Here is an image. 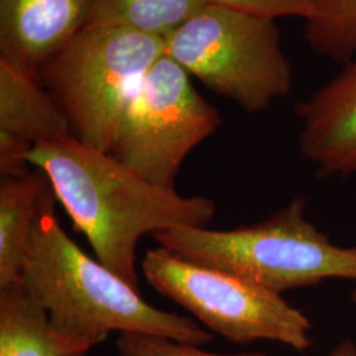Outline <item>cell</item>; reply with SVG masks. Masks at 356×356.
I'll return each mask as SVG.
<instances>
[{
	"instance_id": "cell-7",
	"label": "cell",
	"mask_w": 356,
	"mask_h": 356,
	"mask_svg": "<svg viewBox=\"0 0 356 356\" xmlns=\"http://www.w3.org/2000/svg\"><path fill=\"white\" fill-rule=\"evenodd\" d=\"M220 123L189 73L165 53L128 102L110 153L154 185L176 191L182 163Z\"/></svg>"
},
{
	"instance_id": "cell-14",
	"label": "cell",
	"mask_w": 356,
	"mask_h": 356,
	"mask_svg": "<svg viewBox=\"0 0 356 356\" xmlns=\"http://www.w3.org/2000/svg\"><path fill=\"white\" fill-rule=\"evenodd\" d=\"M304 35L312 51L337 63L356 60V0H312Z\"/></svg>"
},
{
	"instance_id": "cell-13",
	"label": "cell",
	"mask_w": 356,
	"mask_h": 356,
	"mask_svg": "<svg viewBox=\"0 0 356 356\" xmlns=\"http://www.w3.org/2000/svg\"><path fill=\"white\" fill-rule=\"evenodd\" d=\"M207 0H88L86 26H116L165 38Z\"/></svg>"
},
{
	"instance_id": "cell-5",
	"label": "cell",
	"mask_w": 356,
	"mask_h": 356,
	"mask_svg": "<svg viewBox=\"0 0 356 356\" xmlns=\"http://www.w3.org/2000/svg\"><path fill=\"white\" fill-rule=\"evenodd\" d=\"M164 42L189 74L247 113L267 110L292 89V66L273 17L209 3Z\"/></svg>"
},
{
	"instance_id": "cell-11",
	"label": "cell",
	"mask_w": 356,
	"mask_h": 356,
	"mask_svg": "<svg viewBox=\"0 0 356 356\" xmlns=\"http://www.w3.org/2000/svg\"><path fill=\"white\" fill-rule=\"evenodd\" d=\"M35 168V166H33ZM51 179L35 168L0 181V289L22 281L31 239L40 216L54 207Z\"/></svg>"
},
{
	"instance_id": "cell-3",
	"label": "cell",
	"mask_w": 356,
	"mask_h": 356,
	"mask_svg": "<svg viewBox=\"0 0 356 356\" xmlns=\"http://www.w3.org/2000/svg\"><path fill=\"white\" fill-rule=\"evenodd\" d=\"M159 247L276 293L317 286L330 279L356 281V247L330 242L294 198L261 222L232 229L176 226L154 232Z\"/></svg>"
},
{
	"instance_id": "cell-17",
	"label": "cell",
	"mask_w": 356,
	"mask_h": 356,
	"mask_svg": "<svg viewBox=\"0 0 356 356\" xmlns=\"http://www.w3.org/2000/svg\"><path fill=\"white\" fill-rule=\"evenodd\" d=\"M325 356H356V344L351 339H343Z\"/></svg>"
},
{
	"instance_id": "cell-2",
	"label": "cell",
	"mask_w": 356,
	"mask_h": 356,
	"mask_svg": "<svg viewBox=\"0 0 356 356\" xmlns=\"http://www.w3.org/2000/svg\"><path fill=\"white\" fill-rule=\"evenodd\" d=\"M22 284L66 335L90 346L110 332H139L204 346L213 334L194 319L148 304L138 289L85 254L47 209L33 229Z\"/></svg>"
},
{
	"instance_id": "cell-18",
	"label": "cell",
	"mask_w": 356,
	"mask_h": 356,
	"mask_svg": "<svg viewBox=\"0 0 356 356\" xmlns=\"http://www.w3.org/2000/svg\"><path fill=\"white\" fill-rule=\"evenodd\" d=\"M351 301H353V304H354L356 307V286L355 289L351 292Z\"/></svg>"
},
{
	"instance_id": "cell-8",
	"label": "cell",
	"mask_w": 356,
	"mask_h": 356,
	"mask_svg": "<svg viewBox=\"0 0 356 356\" xmlns=\"http://www.w3.org/2000/svg\"><path fill=\"white\" fill-rule=\"evenodd\" d=\"M72 135L69 123L38 74L0 57V173L31 170L28 154L41 141Z\"/></svg>"
},
{
	"instance_id": "cell-10",
	"label": "cell",
	"mask_w": 356,
	"mask_h": 356,
	"mask_svg": "<svg viewBox=\"0 0 356 356\" xmlns=\"http://www.w3.org/2000/svg\"><path fill=\"white\" fill-rule=\"evenodd\" d=\"M86 20L88 0H0V57L38 74Z\"/></svg>"
},
{
	"instance_id": "cell-12",
	"label": "cell",
	"mask_w": 356,
	"mask_h": 356,
	"mask_svg": "<svg viewBox=\"0 0 356 356\" xmlns=\"http://www.w3.org/2000/svg\"><path fill=\"white\" fill-rule=\"evenodd\" d=\"M91 348L58 330L22 281L0 289V356H86Z\"/></svg>"
},
{
	"instance_id": "cell-4",
	"label": "cell",
	"mask_w": 356,
	"mask_h": 356,
	"mask_svg": "<svg viewBox=\"0 0 356 356\" xmlns=\"http://www.w3.org/2000/svg\"><path fill=\"white\" fill-rule=\"evenodd\" d=\"M165 54L164 38L116 26H85L42 69L70 134L111 151L128 102Z\"/></svg>"
},
{
	"instance_id": "cell-6",
	"label": "cell",
	"mask_w": 356,
	"mask_h": 356,
	"mask_svg": "<svg viewBox=\"0 0 356 356\" xmlns=\"http://www.w3.org/2000/svg\"><path fill=\"white\" fill-rule=\"evenodd\" d=\"M141 272L156 292L188 310L227 342L269 341L302 353L312 347V322L280 293L216 268L191 263L163 247L148 250Z\"/></svg>"
},
{
	"instance_id": "cell-16",
	"label": "cell",
	"mask_w": 356,
	"mask_h": 356,
	"mask_svg": "<svg viewBox=\"0 0 356 356\" xmlns=\"http://www.w3.org/2000/svg\"><path fill=\"white\" fill-rule=\"evenodd\" d=\"M210 4L279 19L294 16L307 20L313 16L312 0H207Z\"/></svg>"
},
{
	"instance_id": "cell-9",
	"label": "cell",
	"mask_w": 356,
	"mask_h": 356,
	"mask_svg": "<svg viewBox=\"0 0 356 356\" xmlns=\"http://www.w3.org/2000/svg\"><path fill=\"white\" fill-rule=\"evenodd\" d=\"M300 151L321 176L356 175V60L297 103Z\"/></svg>"
},
{
	"instance_id": "cell-1",
	"label": "cell",
	"mask_w": 356,
	"mask_h": 356,
	"mask_svg": "<svg viewBox=\"0 0 356 356\" xmlns=\"http://www.w3.org/2000/svg\"><path fill=\"white\" fill-rule=\"evenodd\" d=\"M28 161L49 177L57 201L97 259L138 291L136 248L144 235L207 227L216 214L211 198L160 188L73 135L38 143Z\"/></svg>"
},
{
	"instance_id": "cell-15",
	"label": "cell",
	"mask_w": 356,
	"mask_h": 356,
	"mask_svg": "<svg viewBox=\"0 0 356 356\" xmlns=\"http://www.w3.org/2000/svg\"><path fill=\"white\" fill-rule=\"evenodd\" d=\"M201 347L182 343L161 335L128 332L118 337L116 356H268L263 353L214 354L204 351Z\"/></svg>"
}]
</instances>
